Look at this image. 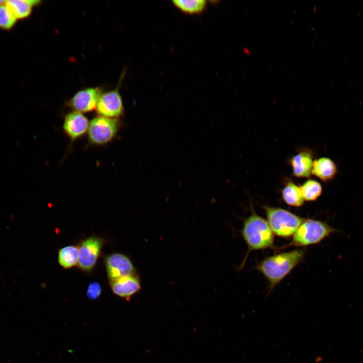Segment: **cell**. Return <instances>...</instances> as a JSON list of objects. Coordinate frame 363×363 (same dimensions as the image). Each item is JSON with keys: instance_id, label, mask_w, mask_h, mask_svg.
I'll return each mask as SVG.
<instances>
[{"instance_id": "1", "label": "cell", "mask_w": 363, "mask_h": 363, "mask_svg": "<svg viewBox=\"0 0 363 363\" xmlns=\"http://www.w3.org/2000/svg\"><path fill=\"white\" fill-rule=\"evenodd\" d=\"M305 249H297L265 257L255 269L264 276L268 283L269 292L304 259Z\"/></svg>"}, {"instance_id": "2", "label": "cell", "mask_w": 363, "mask_h": 363, "mask_svg": "<svg viewBox=\"0 0 363 363\" xmlns=\"http://www.w3.org/2000/svg\"><path fill=\"white\" fill-rule=\"evenodd\" d=\"M241 234L247 246L248 251L240 268L243 267L251 252L275 248L274 233L267 220L258 215L253 207L250 215L244 221Z\"/></svg>"}, {"instance_id": "3", "label": "cell", "mask_w": 363, "mask_h": 363, "mask_svg": "<svg viewBox=\"0 0 363 363\" xmlns=\"http://www.w3.org/2000/svg\"><path fill=\"white\" fill-rule=\"evenodd\" d=\"M340 232L327 222L313 219H305L292 235L290 243L280 249L291 246L306 247L320 243L330 234Z\"/></svg>"}, {"instance_id": "4", "label": "cell", "mask_w": 363, "mask_h": 363, "mask_svg": "<svg viewBox=\"0 0 363 363\" xmlns=\"http://www.w3.org/2000/svg\"><path fill=\"white\" fill-rule=\"evenodd\" d=\"M267 221L274 234L283 238L293 235L305 218L286 209L264 205Z\"/></svg>"}, {"instance_id": "5", "label": "cell", "mask_w": 363, "mask_h": 363, "mask_svg": "<svg viewBox=\"0 0 363 363\" xmlns=\"http://www.w3.org/2000/svg\"><path fill=\"white\" fill-rule=\"evenodd\" d=\"M119 123L116 118L99 116L89 123L88 137L89 142L94 145H102L112 141L116 136Z\"/></svg>"}, {"instance_id": "6", "label": "cell", "mask_w": 363, "mask_h": 363, "mask_svg": "<svg viewBox=\"0 0 363 363\" xmlns=\"http://www.w3.org/2000/svg\"><path fill=\"white\" fill-rule=\"evenodd\" d=\"M103 246L102 240L97 237H90L78 246L77 266L82 270L89 272L94 267Z\"/></svg>"}, {"instance_id": "7", "label": "cell", "mask_w": 363, "mask_h": 363, "mask_svg": "<svg viewBox=\"0 0 363 363\" xmlns=\"http://www.w3.org/2000/svg\"><path fill=\"white\" fill-rule=\"evenodd\" d=\"M105 263L110 281L135 274L136 270L132 262L127 256L122 254L114 253L108 256Z\"/></svg>"}, {"instance_id": "8", "label": "cell", "mask_w": 363, "mask_h": 363, "mask_svg": "<svg viewBox=\"0 0 363 363\" xmlns=\"http://www.w3.org/2000/svg\"><path fill=\"white\" fill-rule=\"evenodd\" d=\"M124 109L122 97L117 90L102 93L96 108L99 116L116 119L123 114Z\"/></svg>"}, {"instance_id": "9", "label": "cell", "mask_w": 363, "mask_h": 363, "mask_svg": "<svg viewBox=\"0 0 363 363\" xmlns=\"http://www.w3.org/2000/svg\"><path fill=\"white\" fill-rule=\"evenodd\" d=\"M102 93L98 87L87 88L77 92L70 101V106L81 113L88 112L96 109Z\"/></svg>"}, {"instance_id": "10", "label": "cell", "mask_w": 363, "mask_h": 363, "mask_svg": "<svg viewBox=\"0 0 363 363\" xmlns=\"http://www.w3.org/2000/svg\"><path fill=\"white\" fill-rule=\"evenodd\" d=\"M89 123L88 118L82 113L73 111L65 116L63 130L66 134L74 141L88 132Z\"/></svg>"}, {"instance_id": "11", "label": "cell", "mask_w": 363, "mask_h": 363, "mask_svg": "<svg viewBox=\"0 0 363 363\" xmlns=\"http://www.w3.org/2000/svg\"><path fill=\"white\" fill-rule=\"evenodd\" d=\"M313 153L307 147L299 149L289 160L292 174L297 178H309L312 174Z\"/></svg>"}, {"instance_id": "12", "label": "cell", "mask_w": 363, "mask_h": 363, "mask_svg": "<svg viewBox=\"0 0 363 363\" xmlns=\"http://www.w3.org/2000/svg\"><path fill=\"white\" fill-rule=\"evenodd\" d=\"M110 285L114 294L128 301L141 288L140 279L136 274L110 281Z\"/></svg>"}, {"instance_id": "13", "label": "cell", "mask_w": 363, "mask_h": 363, "mask_svg": "<svg viewBox=\"0 0 363 363\" xmlns=\"http://www.w3.org/2000/svg\"><path fill=\"white\" fill-rule=\"evenodd\" d=\"M337 172L336 165L328 157H321L313 161L312 174L324 182L333 179Z\"/></svg>"}, {"instance_id": "14", "label": "cell", "mask_w": 363, "mask_h": 363, "mask_svg": "<svg viewBox=\"0 0 363 363\" xmlns=\"http://www.w3.org/2000/svg\"><path fill=\"white\" fill-rule=\"evenodd\" d=\"M38 0H9L6 5L17 20L28 17L31 14L33 8L39 5Z\"/></svg>"}, {"instance_id": "15", "label": "cell", "mask_w": 363, "mask_h": 363, "mask_svg": "<svg viewBox=\"0 0 363 363\" xmlns=\"http://www.w3.org/2000/svg\"><path fill=\"white\" fill-rule=\"evenodd\" d=\"M281 196L283 201L289 206L300 207L304 203L299 187L291 180L285 183L281 191Z\"/></svg>"}, {"instance_id": "16", "label": "cell", "mask_w": 363, "mask_h": 363, "mask_svg": "<svg viewBox=\"0 0 363 363\" xmlns=\"http://www.w3.org/2000/svg\"><path fill=\"white\" fill-rule=\"evenodd\" d=\"M58 261L60 265L65 269L77 265L78 246H68L60 249L58 254Z\"/></svg>"}, {"instance_id": "17", "label": "cell", "mask_w": 363, "mask_h": 363, "mask_svg": "<svg viewBox=\"0 0 363 363\" xmlns=\"http://www.w3.org/2000/svg\"><path fill=\"white\" fill-rule=\"evenodd\" d=\"M299 189L305 201H316L322 194V187L321 184L314 179H310L304 182Z\"/></svg>"}, {"instance_id": "18", "label": "cell", "mask_w": 363, "mask_h": 363, "mask_svg": "<svg viewBox=\"0 0 363 363\" xmlns=\"http://www.w3.org/2000/svg\"><path fill=\"white\" fill-rule=\"evenodd\" d=\"M172 2L182 11L189 13H200L206 6L205 0H174Z\"/></svg>"}, {"instance_id": "19", "label": "cell", "mask_w": 363, "mask_h": 363, "mask_svg": "<svg viewBox=\"0 0 363 363\" xmlns=\"http://www.w3.org/2000/svg\"><path fill=\"white\" fill-rule=\"evenodd\" d=\"M18 20L5 4L0 6V28L8 30L11 29Z\"/></svg>"}, {"instance_id": "20", "label": "cell", "mask_w": 363, "mask_h": 363, "mask_svg": "<svg viewBox=\"0 0 363 363\" xmlns=\"http://www.w3.org/2000/svg\"><path fill=\"white\" fill-rule=\"evenodd\" d=\"M101 293V287L97 282H92L88 287L87 296L90 299L98 298Z\"/></svg>"}, {"instance_id": "21", "label": "cell", "mask_w": 363, "mask_h": 363, "mask_svg": "<svg viewBox=\"0 0 363 363\" xmlns=\"http://www.w3.org/2000/svg\"><path fill=\"white\" fill-rule=\"evenodd\" d=\"M245 53L247 54H250V50L247 48H245Z\"/></svg>"}, {"instance_id": "22", "label": "cell", "mask_w": 363, "mask_h": 363, "mask_svg": "<svg viewBox=\"0 0 363 363\" xmlns=\"http://www.w3.org/2000/svg\"><path fill=\"white\" fill-rule=\"evenodd\" d=\"M6 3V1L0 0V6L5 4Z\"/></svg>"}]
</instances>
